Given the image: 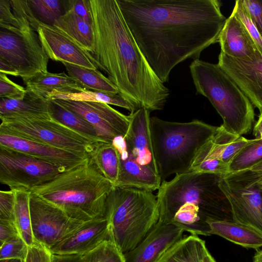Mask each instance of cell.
I'll use <instances>...</instances> for the list:
<instances>
[{"label":"cell","instance_id":"6da1fadb","mask_svg":"<svg viewBox=\"0 0 262 262\" xmlns=\"http://www.w3.org/2000/svg\"><path fill=\"white\" fill-rule=\"evenodd\" d=\"M140 51L164 83L185 60L218 42L227 18L218 0H117Z\"/></svg>","mask_w":262,"mask_h":262},{"label":"cell","instance_id":"7a4b0ae2","mask_svg":"<svg viewBox=\"0 0 262 262\" xmlns=\"http://www.w3.org/2000/svg\"><path fill=\"white\" fill-rule=\"evenodd\" d=\"M89 4L95 36L92 54L97 68L136 110H162L170 91L140 51L117 0H89Z\"/></svg>","mask_w":262,"mask_h":262},{"label":"cell","instance_id":"3957f363","mask_svg":"<svg viewBox=\"0 0 262 262\" xmlns=\"http://www.w3.org/2000/svg\"><path fill=\"white\" fill-rule=\"evenodd\" d=\"M113 188L88 158L31 192L70 218L86 222L105 217L106 200Z\"/></svg>","mask_w":262,"mask_h":262},{"label":"cell","instance_id":"277c9868","mask_svg":"<svg viewBox=\"0 0 262 262\" xmlns=\"http://www.w3.org/2000/svg\"><path fill=\"white\" fill-rule=\"evenodd\" d=\"M157 195L152 191L114 187L106 203L111 240L124 254L133 250L158 222Z\"/></svg>","mask_w":262,"mask_h":262},{"label":"cell","instance_id":"5b68a950","mask_svg":"<svg viewBox=\"0 0 262 262\" xmlns=\"http://www.w3.org/2000/svg\"><path fill=\"white\" fill-rule=\"evenodd\" d=\"M196 92L206 97L222 117V126L240 137L254 121L253 105L235 82L217 64L197 59L189 66Z\"/></svg>","mask_w":262,"mask_h":262},{"label":"cell","instance_id":"8992f818","mask_svg":"<svg viewBox=\"0 0 262 262\" xmlns=\"http://www.w3.org/2000/svg\"><path fill=\"white\" fill-rule=\"evenodd\" d=\"M218 128L197 119L179 122L151 117L152 149L162 182L189 171L198 149Z\"/></svg>","mask_w":262,"mask_h":262},{"label":"cell","instance_id":"52a82bcc","mask_svg":"<svg viewBox=\"0 0 262 262\" xmlns=\"http://www.w3.org/2000/svg\"><path fill=\"white\" fill-rule=\"evenodd\" d=\"M220 177L190 170L162 182L157 194L159 221L170 224L178 208L183 205L197 210L206 223L209 219H222L220 217L222 192L217 185Z\"/></svg>","mask_w":262,"mask_h":262},{"label":"cell","instance_id":"ba28073f","mask_svg":"<svg viewBox=\"0 0 262 262\" xmlns=\"http://www.w3.org/2000/svg\"><path fill=\"white\" fill-rule=\"evenodd\" d=\"M14 10L19 17L15 25L0 27V59L8 63L25 81L48 72L50 59L39 40L37 18L27 4L19 2Z\"/></svg>","mask_w":262,"mask_h":262},{"label":"cell","instance_id":"9c48e42d","mask_svg":"<svg viewBox=\"0 0 262 262\" xmlns=\"http://www.w3.org/2000/svg\"><path fill=\"white\" fill-rule=\"evenodd\" d=\"M0 133L88 156L96 142L50 115L0 117Z\"/></svg>","mask_w":262,"mask_h":262},{"label":"cell","instance_id":"30bf717a","mask_svg":"<svg viewBox=\"0 0 262 262\" xmlns=\"http://www.w3.org/2000/svg\"><path fill=\"white\" fill-rule=\"evenodd\" d=\"M67 169L23 152L0 146V182L10 190H31Z\"/></svg>","mask_w":262,"mask_h":262},{"label":"cell","instance_id":"8fae6325","mask_svg":"<svg viewBox=\"0 0 262 262\" xmlns=\"http://www.w3.org/2000/svg\"><path fill=\"white\" fill-rule=\"evenodd\" d=\"M217 185L230 204L233 221L262 235V189L239 172L220 177Z\"/></svg>","mask_w":262,"mask_h":262},{"label":"cell","instance_id":"7c38bea8","mask_svg":"<svg viewBox=\"0 0 262 262\" xmlns=\"http://www.w3.org/2000/svg\"><path fill=\"white\" fill-rule=\"evenodd\" d=\"M30 211L34 239L48 250L84 223L70 218L59 208L32 192Z\"/></svg>","mask_w":262,"mask_h":262},{"label":"cell","instance_id":"4fadbf2b","mask_svg":"<svg viewBox=\"0 0 262 262\" xmlns=\"http://www.w3.org/2000/svg\"><path fill=\"white\" fill-rule=\"evenodd\" d=\"M52 99L82 116L94 127L98 137L104 142L112 143L115 138L124 137L127 132L129 116L121 113L107 104Z\"/></svg>","mask_w":262,"mask_h":262},{"label":"cell","instance_id":"5bb4252c","mask_svg":"<svg viewBox=\"0 0 262 262\" xmlns=\"http://www.w3.org/2000/svg\"><path fill=\"white\" fill-rule=\"evenodd\" d=\"M37 32L50 59L98 70L92 54L56 27L40 21Z\"/></svg>","mask_w":262,"mask_h":262},{"label":"cell","instance_id":"9a60e30c","mask_svg":"<svg viewBox=\"0 0 262 262\" xmlns=\"http://www.w3.org/2000/svg\"><path fill=\"white\" fill-rule=\"evenodd\" d=\"M217 64L235 82L262 114V57L252 60L234 58L220 52Z\"/></svg>","mask_w":262,"mask_h":262},{"label":"cell","instance_id":"2e32d148","mask_svg":"<svg viewBox=\"0 0 262 262\" xmlns=\"http://www.w3.org/2000/svg\"><path fill=\"white\" fill-rule=\"evenodd\" d=\"M184 231L175 225L159 221L135 248L123 254L125 262H156L183 237Z\"/></svg>","mask_w":262,"mask_h":262},{"label":"cell","instance_id":"e0dca14e","mask_svg":"<svg viewBox=\"0 0 262 262\" xmlns=\"http://www.w3.org/2000/svg\"><path fill=\"white\" fill-rule=\"evenodd\" d=\"M107 240H111L110 229L104 217L84 222L49 250L52 254L82 255Z\"/></svg>","mask_w":262,"mask_h":262},{"label":"cell","instance_id":"ac0fdd59","mask_svg":"<svg viewBox=\"0 0 262 262\" xmlns=\"http://www.w3.org/2000/svg\"><path fill=\"white\" fill-rule=\"evenodd\" d=\"M150 112L140 108L130 113V123L124 138L136 161L159 174L152 149Z\"/></svg>","mask_w":262,"mask_h":262},{"label":"cell","instance_id":"d6986e66","mask_svg":"<svg viewBox=\"0 0 262 262\" xmlns=\"http://www.w3.org/2000/svg\"><path fill=\"white\" fill-rule=\"evenodd\" d=\"M0 146L23 152L67 170L81 164L88 158L86 155L1 133Z\"/></svg>","mask_w":262,"mask_h":262},{"label":"cell","instance_id":"ffe728a7","mask_svg":"<svg viewBox=\"0 0 262 262\" xmlns=\"http://www.w3.org/2000/svg\"><path fill=\"white\" fill-rule=\"evenodd\" d=\"M112 143L117 149L120 164L119 178L115 187H132L152 191L158 190L162 183L160 176L136 161L127 147L124 137L115 138Z\"/></svg>","mask_w":262,"mask_h":262},{"label":"cell","instance_id":"44dd1931","mask_svg":"<svg viewBox=\"0 0 262 262\" xmlns=\"http://www.w3.org/2000/svg\"><path fill=\"white\" fill-rule=\"evenodd\" d=\"M218 42L221 52L229 56L244 60L262 57L253 39L233 12L227 18Z\"/></svg>","mask_w":262,"mask_h":262},{"label":"cell","instance_id":"7402d4cb","mask_svg":"<svg viewBox=\"0 0 262 262\" xmlns=\"http://www.w3.org/2000/svg\"><path fill=\"white\" fill-rule=\"evenodd\" d=\"M24 82L27 89L49 99L54 93H76L86 90L64 72H40Z\"/></svg>","mask_w":262,"mask_h":262},{"label":"cell","instance_id":"603a6c76","mask_svg":"<svg viewBox=\"0 0 262 262\" xmlns=\"http://www.w3.org/2000/svg\"><path fill=\"white\" fill-rule=\"evenodd\" d=\"M206 222L210 235H219L246 248L262 247V235L247 226L224 219H209Z\"/></svg>","mask_w":262,"mask_h":262},{"label":"cell","instance_id":"cb8c5ba5","mask_svg":"<svg viewBox=\"0 0 262 262\" xmlns=\"http://www.w3.org/2000/svg\"><path fill=\"white\" fill-rule=\"evenodd\" d=\"M26 94L22 98H1L0 117L50 115L49 106L50 99L26 88Z\"/></svg>","mask_w":262,"mask_h":262},{"label":"cell","instance_id":"d4e9b609","mask_svg":"<svg viewBox=\"0 0 262 262\" xmlns=\"http://www.w3.org/2000/svg\"><path fill=\"white\" fill-rule=\"evenodd\" d=\"M53 25L65 32L91 54L94 53L95 36L93 24L74 12L67 11Z\"/></svg>","mask_w":262,"mask_h":262},{"label":"cell","instance_id":"484cf974","mask_svg":"<svg viewBox=\"0 0 262 262\" xmlns=\"http://www.w3.org/2000/svg\"><path fill=\"white\" fill-rule=\"evenodd\" d=\"M208 252L205 241L191 234L183 237L156 262H202Z\"/></svg>","mask_w":262,"mask_h":262},{"label":"cell","instance_id":"4316f807","mask_svg":"<svg viewBox=\"0 0 262 262\" xmlns=\"http://www.w3.org/2000/svg\"><path fill=\"white\" fill-rule=\"evenodd\" d=\"M88 158L100 172L115 187L120 174V159L112 143L99 141L94 143Z\"/></svg>","mask_w":262,"mask_h":262},{"label":"cell","instance_id":"83f0119b","mask_svg":"<svg viewBox=\"0 0 262 262\" xmlns=\"http://www.w3.org/2000/svg\"><path fill=\"white\" fill-rule=\"evenodd\" d=\"M68 75L86 90L111 94H119L116 86L99 70L62 62Z\"/></svg>","mask_w":262,"mask_h":262},{"label":"cell","instance_id":"f1b7e54d","mask_svg":"<svg viewBox=\"0 0 262 262\" xmlns=\"http://www.w3.org/2000/svg\"><path fill=\"white\" fill-rule=\"evenodd\" d=\"M49 112L51 117L54 120L87 137L92 141H103L98 137L93 125L82 116L61 105L53 99L50 100Z\"/></svg>","mask_w":262,"mask_h":262},{"label":"cell","instance_id":"f546056e","mask_svg":"<svg viewBox=\"0 0 262 262\" xmlns=\"http://www.w3.org/2000/svg\"><path fill=\"white\" fill-rule=\"evenodd\" d=\"M52 99L101 102L124 108L130 113L136 111L134 105L119 94H111L85 90L76 93H54L50 96V99Z\"/></svg>","mask_w":262,"mask_h":262},{"label":"cell","instance_id":"4dcf8cb0","mask_svg":"<svg viewBox=\"0 0 262 262\" xmlns=\"http://www.w3.org/2000/svg\"><path fill=\"white\" fill-rule=\"evenodd\" d=\"M14 211L15 224L21 237L29 246L35 243L30 211V194L31 192L16 190Z\"/></svg>","mask_w":262,"mask_h":262},{"label":"cell","instance_id":"1f68e13d","mask_svg":"<svg viewBox=\"0 0 262 262\" xmlns=\"http://www.w3.org/2000/svg\"><path fill=\"white\" fill-rule=\"evenodd\" d=\"M262 160V139L249 140L229 164V173L250 169Z\"/></svg>","mask_w":262,"mask_h":262},{"label":"cell","instance_id":"d6a6232c","mask_svg":"<svg viewBox=\"0 0 262 262\" xmlns=\"http://www.w3.org/2000/svg\"><path fill=\"white\" fill-rule=\"evenodd\" d=\"M28 2L37 18L48 25H53L64 13L63 1L28 0Z\"/></svg>","mask_w":262,"mask_h":262},{"label":"cell","instance_id":"836d02e7","mask_svg":"<svg viewBox=\"0 0 262 262\" xmlns=\"http://www.w3.org/2000/svg\"><path fill=\"white\" fill-rule=\"evenodd\" d=\"M82 262H125L123 254L112 241H105L82 255Z\"/></svg>","mask_w":262,"mask_h":262},{"label":"cell","instance_id":"e575fe53","mask_svg":"<svg viewBox=\"0 0 262 262\" xmlns=\"http://www.w3.org/2000/svg\"><path fill=\"white\" fill-rule=\"evenodd\" d=\"M28 251L29 246L20 236H18L1 245L0 260L15 258L25 262Z\"/></svg>","mask_w":262,"mask_h":262},{"label":"cell","instance_id":"d590c367","mask_svg":"<svg viewBox=\"0 0 262 262\" xmlns=\"http://www.w3.org/2000/svg\"><path fill=\"white\" fill-rule=\"evenodd\" d=\"M232 12L234 13L242 22L255 42L259 52L262 55V38L255 25L252 21L241 0L235 1Z\"/></svg>","mask_w":262,"mask_h":262},{"label":"cell","instance_id":"8d00e7d4","mask_svg":"<svg viewBox=\"0 0 262 262\" xmlns=\"http://www.w3.org/2000/svg\"><path fill=\"white\" fill-rule=\"evenodd\" d=\"M26 88L11 81L7 75L0 73V98L20 99L24 97Z\"/></svg>","mask_w":262,"mask_h":262},{"label":"cell","instance_id":"74e56055","mask_svg":"<svg viewBox=\"0 0 262 262\" xmlns=\"http://www.w3.org/2000/svg\"><path fill=\"white\" fill-rule=\"evenodd\" d=\"M190 170H196L224 177L229 173V165L218 159L202 161L190 167Z\"/></svg>","mask_w":262,"mask_h":262},{"label":"cell","instance_id":"f35d334b","mask_svg":"<svg viewBox=\"0 0 262 262\" xmlns=\"http://www.w3.org/2000/svg\"><path fill=\"white\" fill-rule=\"evenodd\" d=\"M15 193L14 190L0 191V220L15 223Z\"/></svg>","mask_w":262,"mask_h":262},{"label":"cell","instance_id":"ab89813d","mask_svg":"<svg viewBox=\"0 0 262 262\" xmlns=\"http://www.w3.org/2000/svg\"><path fill=\"white\" fill-rule=\"evenodd\" d=\"M64 12L71 11L81 17L88 23L93 24L89 0L63 1Z\"/></svg>","mask_w":262,"mask_h":262},{"label":"cell","instance_id":"60d3db41","mask_svg":"<svg viewBox=\"0 0 262 262\" xmlns=\"http://www.w3.org/2000/svg\"><path fill=\"white\" fill-rule=\"evenodd\" d=\"M262 38V0H241Z\"/></svg>","mask_w":262,"mask_h":262},{"label":"cell","instance_id":"b9f144b4","mask_svg":"<svg viewBox=\"0 0 262 262\" xmlns=\"http://www.w3.org/2000/svg\"><path fill=\"white\" fill-rule=\"evenodd\" d=\"M249 140L240 136L227 144L220 155L219 160L229 165L235 156L248 143Z\"/></svg>","mask_w":262,"mask_h":262},{"label":"cell","instance_id":"7bdbcfd3","mask_svg":"<svg viewBox=\"0 0 262 262\" xmlns=\"http://www.w3.org/2000/svg\"><path fill=\"white\" fill-rule=\"evenodd\" d=\"M51 255L48 249L35 242L29 247L28 255L25 262H50Z\"/></svg>","mask_w":262,"mask_h":262},{"label":"cell","instance_id":"ee69618b","mask_svg":"<svg viewBox=\"0 0 262 262\" xmlns=\"http://www.w3.org/2000/svg\"><path fill=\"white\" fill-rule=\"evenodd\" d=\"M18 236H20V235L14 222L0 220L1 245L5 242Z\"/></svg>","mask_w":262,"mask_h":262},{"label":"cell","instance_id":"f6af8a7d","mask_svg":"<svg viewBox=\"0 0 262 262\" xmlns=\"http://www.w3.org/2000/svg\"><path fill=\"white\" fill-rule=\"evenodd\" d=\"M50 262H82V255H51Z\"/></svg>","mask_w":262,"mask_h":262},{"label":"cell","instance_id":"bcb514c9","mask_svg":"<svg viewBox=\"0 0 262 262\" xmlns=\"http://www.w3.org/2000/svg\"><path fill=\"white\" fill-rule=\"evenodd\" d=\"M253 135L255 139H262V117H259L254 129Z\"/></svg>","mask_w":262,"mask_h":262},{"label":"cell","instance_id":"7dc6e473","mask_svg":"<svg viewBox=\"0 0 262 262\" xmlns=\"http://www.w3.org/2000/svg\"><path fill=\"white\" fill-rule=\"evenodd\" d=\"M250 173L254 182L262 189V175L251 170H250Z\"/></svg>","mask_w":262,"mask_h":262},{"label":"cell","instance_id":"c3c4849f","mask_svg":"<svg viewBox=\"0 0 262 262\" xmlns=\"http://www.w3.org/2000/svg\"><path fill=\"white\" fill-rule=\"evenodd\" d=\"M250 170L262 175V160L252 167Z\"/></svg>","mask_w":262,"mask_h":262},{"label":"cell","instance_id":"681fc988","mask_svg":"<svg viewBox=\"0 0 262 262\" xmlns=\"http://www.w3.org/2000/svg\"><path fill=\"white\" fill-rule=\"evenodd\" d=\"M253 262H262V250L256 252L253 257Z\"/></svg>","mask_w":262,"mask_h":262},{"label":"cell","instance_id":"f907efd6","mask_svg":"<svg viewBox=\"0 0 262 262\" xmlns=\"http://www.w3.org/2000/svg\"><path fill=\"white\" fill-rule=\"evenodd\" d=\"M202 262H216L213 256L208 252L204 257Z\"/></svg>","mask_w":262,"mask_h":262},{"label":"cell","instance_id":"816d5d0a","mask_svg":"<svg viewBox=\"0 0 262 262\" xmlns=\"http://www.w3.org/2000/svg\"><path fill=\"white\" fill-rule=\"evenodd\" d=\"M0 262H22L19 259L12 258V259H5L0 260Z\"/></svg>","mask_w":262,"mask_h":262},{"label":"cell","instance_id":"f5cc1de1","mask_svg":"<svg viewBox=\"0 0 262 262\" xmlns=\"http://www.w3.org/2000/svg\"><path fill=\"white\" fill-rule=\"evenodd\" d=\"M259 117H262V114L261 115H259Z\"/></svg>","mask_w":262,"mask_h":262}]
</instances>
